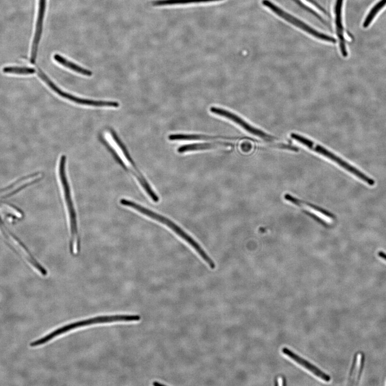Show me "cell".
<instances>
[{"label":"cell","instance_id":"1","mask_svg":"<svg viewBox=\"0 0 386 386\" xmlns=\"http://www.w3.org/2000/svg\"><path fill=\"white\" fill-rule=\"evenodd\" d=\"M120 203L122 205L125 206V207H130L137 210L140 213L152 219V220L159 222L168 227L174 233H175L178 236L181 237L183 240L188 242L190 245L194 248L199 255L201 257V258L208 264L211 269H215L216 265L215 262L210 258L200 245L181 228L179 227L178 225L170 220V219L157 214L156 212L145 208L137 203L128 200V199H121Z\"/></svg>","mask_w":386,"mask_h":386},{"label":"cell","instance_id":"2","mask_svg":"<svg viewBox=\"0 0 386 386\" xmlns=\"http://www.w3.org/2000/svg\"><path fill=\"white\" fill-rule=\"evenodd\" d=\"M66 156L62 155L59 165V175L63 191L64 199L67 208L70 224L71 238L70 252L72 255H77L80 251V238L77 225L76 212L74 205L72 193L68 182L66 172Z\"/></svg>","mask_w":386,"mask_h":386},{"label":"cell","instance_id":"3","mask_svg":"<svg viewBox=\"0 0 386 386\" xmlns=\"http://www.w3.org/2000/svg\"><path fill=\"white\" fill-rule=\"evenodd\" d=\"M141 318L139 315H109V316H100L89 319L87 320L76 322L66 326H64L59 329L55 330L45 337L38 339L35 342L30 343V346L35 347L44 344L53 339L54 338L61 336L64 333H66L72 330L87 326L98 324H106L115 323V322H132L139 321Z\"/></svg>","mask_w":386,"mask_h":386},{"label":"cell","instance_id":"4","mask_svg":"<svg viewBox=\"0 0 386 386\" xmlns=\"http://www.w3.org/2000/svg\"><path fill=\"white\" fill-rule=\"evenodd\" d=\"M290 137L292 139L297 141L298 143L308 147V149L316 152L320 154L321 155H323L332 160L333 162L336 163L341 167H342L343 169L351 173L352 175L357 177L359 179H361L362 181L366 183L367 184H368V185L373 186L376 184V182L374 179L366 176L364 173L356 168V167L351 165L348 163H347L343 159L337 156L336 154L327 150L324 147L315 144L311 140L307 139L297 134L292 133L290 134Z\"/></svg>","mask_w":386,"mask_h":386},{"label":"cell","instance_id":"5","mask_svg":"<svg viewBox=\"0 0 386 386\" xmlns=\"http://www.w3.org/2000/svg\"><path fill=\"white\" fill-rule=\"evenodd\" d=\"M0 232L16 253L24 257L42 275H47V270L37 261L27 246L6 226L1 216H0Z\"/></svg>","mask_w":386,"mask_h":386},{"label":"cell","instance_id":"6","mask_svg":"<svg viewBox=\"0 0 386 386\" xmlns=\"http://www.w3.org/2000/svg\"><path fill=\"white\" fill-rule=\"evenodd\" d=\"M41 79L57 95H59L64 98L75 102L76 104L95 107H118L120 105L119 103L116 101L94 100L77 97L76 96L63 92L61 89L58 88L55 84L49 79V77L46 74H43L41 76Z\"/></svg>","mask_w":386,"mask_h":386},{"label":"cell","instance_id":"7","mask_svg":"<svg viewBox=\"0 0 386 386\" xmlns=\"http://www.w3.org/2000/svg\"><path fill=\"white\" fill-rule=\"evenodd\" d=\"M210 111L212 113L220 115L221 117L227 118L232 121H233L236 124L242 127L244 130L246 131L251 134L255 135L260 138L268 141H272L276 139L274 137L269 135L265 132H263L258 129H256L252 126H250L245 121L240 118L239 116L231 113L229 111L225 110L224 109L212 107L210 108Z\"/></svg>","mask_w":386,"mask_h":386},{"label":"cell","instance_id":"8","mask_svg":"<svg viewBox=\"0 0 386 386\" xmlns=\"http://www.w3.org/2000/svg\"><path fill=\"white\" fill-rule=\"evenodd\" d=\"M263 4L267 6L268 8L272 10L273 12H275V14L282 17L283 18L286 19V20L291 23L294 25L299 28L305 31L307 33L310 34L313 36L320 39L321 40L328 42H336V41L334 38L330 37L329 36H326L324 34H321L319 32L315 31V30L312 29L310 27L301 21L298 20L297 19L294 18L293 16L287 14L286 12L282 10L280 8H278L275 5H274L272 2H269L268 0H263Z\"/></svg>","mask_w":386,"mask_h":386},{"label":"cell","instance_id":"9","mask_svg":"<svg viewBox=\"0 0 386 386\" xmlns=\"http://www.w3.org/2000/svg\"><path fill=\"white\" fill-rule=\"evenodd\" d=\"M285 198L289 202L297 205L310 212L313 216L319 218L318 220L322 222L330 224L336 220V216L331 212L320 208L318 206L300 200V199L288 194L285 195Z\"/></svg>","mask_w":386,"mask_h":386},{"label":"cell","instance_id":"10","mask_svg":"<svg viewBox=\"0 0 386 386\" xmlns=\"http://www.w3.org/2000/svg\"><path fill=\"white\" fill-rule=\"evenodd\" d=\"M40 173L37 172L19 179L11 185L0 190V195L2 198H5L14 196L30 185L40 181V180L42 179V177H40Z\"/></svg>","mask_w":386,"mask_h":386},{"label":"cell","instance_id":"11","mask_svg":"<svg viewBox=\"0 0 386 386\" xmlns=\"http://www.w3.org/2000/svg\"><path fill=\"white\" fill-rule=\"evenodd\" d=\"M47 0H39L38 12L36 25L35 34L33 43H32L30 60L32 63L36 61L38 47L40 42L42 34L43 24Z\"/></svg>","mask_w":386,"mask_h":386},{"label":"cell","instance_id":"12","mask_svg":"<svg viewBox=\"0 0 386 386\" xmlns=\"http://www.w3.org/2000/svg\"><path fill=\"white\" fill-rule=\"evenodd\" d=\"M282 351L287 357L292 359L294 362L303 367L308 371H310L315 376L326 382H329L331 381V378L330 376L327 375L324 372L317 368L316 366L307 362L306 360L301 358L290 350L285 347V348L282 349Z\"/></svg>","mask_w":386,"mask_h":386},{"label":"cell","instance_id":"13","mask_svg":"<svg viewBox=\"0 0 386 386\" xmlns=\"http://www.w3.org/2000/svg\"><path fill=\"white\" fill-rule=\"evenodd\" d=\"M233 145H234L233 144L227 143L195 144L186 145L180 146L178 148V151L180 153H183L191 151L210 150L212 149H215V148L219 147H228Z\"/></svg>","mask_w":386,"mask_h":386},{"label":"cell","instance_id":"14","mask_svg":"<svg viewBox=\"0 0 386 386\" xmlns=\"http://www.w3.org/2000/svg\"><path fill=\"white\" fill-rule=\"evenodd\" d=\"M244 138H233L222 136H210V135L197 134H173L169 136L170 141H193V140H237Z\"/></svg>","mask_w":386,"mask_h":386},{"label":"cell","instance_id":"15","mask_svg":"<svg viewBox=\"0 0 386 386\" xmlns=\"http://www.w3.org/2000/svg\"><path fill=\"white\" fill-rule=\"evenodd\" d=\"M53 58L54 60L60 64L61 65L72 70L77 73L87 76H92L93 75L92 71L77 65L75 63L68 61L66 58L62 57L59 54H55Z\"/></svg>","mask_w":386,"mask_h":386},{"label":"cell","instance_id":"16","mask_svg":"<svg viewBox=\"0 0 386 386\" xmlns=\"http://www.w3.org/2000/svg\"><path fill=\"white\" fill-rule=\"evenodd\" d=\"M223 0H159L152 3L154 6H162L189 3H205L221 1Z\"/></svg>","mask_w":386,"mask_h":386},{"label":"cell","instance_id":"17","mask_svg":"<svg viewBox=\"0 0 386 386\" xmlns=\"http://www.w3.org/2000/svg\"><path fill=\"white\" fill-rule=\"evenodd\" d=\"M2 72L6 74L29 75L35 74L36 70L34 68L30 67L7 66L3 68Z\"/></svg>","mask_w":386,"mask_h":386},{"label":"cell","instance_id":"18","mask_svg":"<svg viewBox=\"0 0 386 386\" xmlns=\"http://www.w3.org/2000/svg\"><path fill=\"white\" fill-rule=\"evenodd\" d=\"M386 5V0H381V1H380L373 6L365 19L363 23V27L364 28H367L369 27L372 22L373 19L375 18V16L378 14V12L381 11Z\"/></svg>","mask_w":386,"mask_h":386},{"label":"cell","instance_id":"19","mask_svg":"<svg viewBox=\"0 0 386 386\" xmlns=\"http://www.w3.org/2000/svg\"><path fill=\"white\" fill-rule=\"evenodd\" d=\"M0 209L17 218H22L24 216L23 211L15 205L1 200H0Z\"/></svg>","mask_w":386,"mask_h":386},{"label":"cell","instance_id":"20","mask_svg":"<svg viewBox=\"0 0 386 386\" xmlns=\"http://www.w3.org/2000/svg\"><path fill=\"white\" fill-rule=\"evenodd\" d=\"M298 1L302 4L305 5L308 8H310V10L315 12V14H316L320 17L325 18L326 15L325 12L320 9L318 6L314 5V4L311 2L310 0H309V1L308 0H298Z\"/></svg>","mask_w":386,"mask_h":386},{"label":"cell","instance_id":"21","mask_svg":"<svg viewBox=\"0 0 386 386\" xmlns=\"http://www.w3.org/2000/svg\"><path fill=\"white\" fill-rule=\"evenodd\" d=\"M364 362H365V356L364 355V354L363 353H361V359H360V368L359 369V371L358 373V376L357 379V384L356 385H358V383H359L360 377H361L362 373L363 370L364 368Z\"/></svg>","mask_w":386,"mask_h":386},{"label":"cell","instance_id":"22","mask_svg":"<svg viewBox=\"0 0 386 386\" xmlns=\"http://www.w3.org/2000/svg\"><path fill=\"white\" fill-rule=\"evenodd\" d=\"M357 354L355 356V357H354L353 363L352 365L351 369L350 372V375L349 377V382L351 383L352 382V378L353 377V375L354 374V372H355L356 367V363H357Z\"/></svg>","mask_w":386,"mask_h":386},{"label":"cell","instance_id":"23","mask_svg":"<svg viewBox=\"0 0 386 386\" xmlns=\"http://www.w3.org/2000/svg\"><path fill=\"white\" fill-rule=\"evenodd\" d=\"M286 385V380L284 377H280L278 379V381L276 382L275 385L285 386Z\"/></svg>","mask_w":386,"mask_h":386},{"label":"cell","instance_id":"24","mask_svg":"<svg viewBox=\"0 0 386 386\" xmlns=\"http://www.w3.org/2000/svg\"><path fill=\"white\" fill-rule=\"evenodd\" d=\"M378 255L381 259L386 261V253L383 252V251H379Z\"/></svg>","mask_w":386,"mask_h":386},{"label":"cell","instance_id":"25","mask_svg":"<svg viewBox=\"0 0 386 386\" xmlns=\"http://www.w3.org/2000/svg\"><path fill=\"white\" fill-rule=\"evenodd\" d=\"M248 144H244L242 146V149L243 151H247L250 149V146Z\"/></svg>","mask_w":386,"mask_h":386},{"label":"cell","instance_id":"26","mask_svg":"<svg viewBox=\"0 0 386 386\" xmlns=\"http://www.w3.org/2000/svg\"><path fill=\"white\" fill-rule=\"evenodd\" d=\"M152 385L154 386H166L165 385L160 384L157 382H154Z\"/></svg>","mask_w":386,"mask_h":386}]
</instances>
